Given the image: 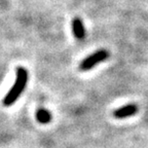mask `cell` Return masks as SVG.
I'll return each mask as SVG.
<instances>
[{
	"mask_svg": "<svg viewBox=\"0 0 148 148\" xmlns=\"http://www.w3.org/2000/svg\"><path fill=\"white\" fill-rule=\"evenodd\" d=\"M72 31H73L74 36L79 40L83 39L86 36V29H84L82 21L79 18H75L72 21Z\"/></svg>",
	"mask_w": 148,
	"mask_h": 148,
	"instance_id": "cell-4",
	"label": "cell"
},
{
	"mask_svg": "<svg viewBox=\"0 0 148 148\" xmlns=\"http://www.w3.org/2000/svg\"><path fill=\"white\" fill-rule=\"evenodd\" d=\"M137 112H138V106L136 104H127L116 109L113 112V115L114 117L123 119V118H127L130 117V116L135 115Z\"/></svg>",
	"mask_w": 148,
	"mask_h": 148,
	"instance_id": "cell-3",
	"label": "cell"
},
{
	"mask_svg": "<svg viewBox=\"0 0 148 148\" xmlns=\"http://www.w3.org/2000/svg\"><path fill=\"white\" fill-rule=\"evenodd\" d=\"M36 118L40 123L45 125V123H49V121L51 120V112L47 111L46 109L40 108V109H38V111H37Z\"/></svg>",
	"mask_w": 148,
	"mask_h": 148,
	"instance_id": "cell-5",
	"label": "cell"
},
{
	"mask_svg": "<svg viewBox=\"0 0 148 148\" xmlns=\"http://www.w3.org/2000/svg\"><path fill=\"white\" fill-rule=\"evenodd\" d=\"M28 81V72L25 68H18L16 70V82L12 86V88H10L7 95L5 96L4 100H3V104L5 106H10L20 98V96L22 95L24 88L27 86Z\"/></svg>",
	"mask_w": 148,
	"mask_h": 148,
	"instance_id": "cell-1",
	"label": "cell"
},
{
	"mask_svg": "<svg viewBox=\"0 0 148 148\" xmlns=\"http://www.w3.org/2000/svg\"><path fill=\"white\" fill-rule=\"evenodd\" d=\"M109 57V53L106 49H102L97 51L96 53H94L92 55L86 57L82 62L79 65V69L81 71H88L95 67L96 65L99 64V63L104 62L105 60H107V58Z\"/></svg>",
	"mask_w": 148,
	"mask_h": 148,
	"instance_id": "cell-2",
	"label": "cell"
}]
</instances>
